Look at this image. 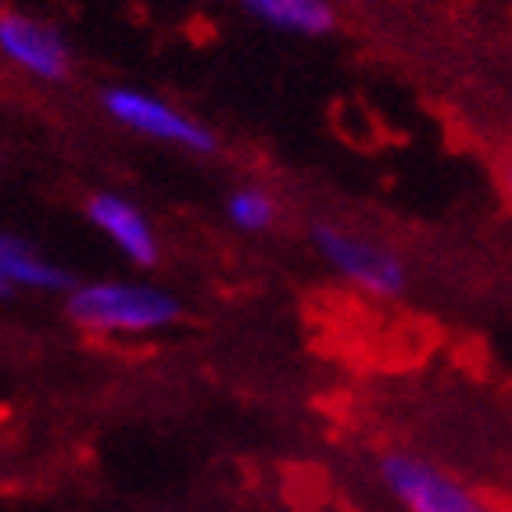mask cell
Instances as JSON below:
<instances>
[{"mask_svg": "<svg viewBox=\"0 0 512 512\" xmlns=\"http://www.w3.org/2000/svg\"><path fill=\"white\" fill-rule=\"evenodd\" d=\"M183 305L154 283L97 280L72 287L69 319L94 337H147L180 323Z\"/></svg>", "mask_w": 512, "mask_h": 512, "instance_id": "cell-1", "label": "cell"}, {"mask_svg": "<svg viewBox=\"0 0 512 512\" xmlns=\"http://www.w3.org/2000/svg\"><path fill=\"white\" fill-rule=\"evenodd\" d=\"M312 240H316L319 258L362 294L402 298L409 291V265L384 240H373L348 226H333V222H319L312 230Z\"/></svg>", "mask_w": 512, "mask_h": 512, "instance_id": "cell-2", "label": "cell"}, {"mask_svg": "<svg viewBox=\"0 0 512 512\" xmlns=\"http://www.w3.org/2000/svg\"><path fill=\"white\" fill-rule=\"evenodd\" d=\"M380 480L405 512H498L459 477L409 452L384 455Z\"/></svg>", "mask_w": 512, "mask_h": 512, "instance_id": "cell-3", "label": "cell"}, {"mask_svg": "<svg viewBox=\"0 0 512 512\" xmlns=\"http://www.w3.org/2000/svg\"><path fill=\"white\" fill-rule=\"evenodd\" d=\"M104 111L119 126L133 129L140 137L158 140V144L180 147V151L190 154H212L219 147L215 133L197 122L194 115L180 108V104L165 101L158 94H147V90H137V86H111L104 94Z\"/></svg>", "mask_w": 512, "mask_h": 512, "instance_id": "cell-4", "label": "cell"}, {"mask_svg": "<svg viewBox=\"0 0 512 512\" xmlns=\"http://www.w3.org/2000/svg\"><path fill=\"white\" fill-rule=\"evenodd\" d=\"M0 51L8 61H15L18 69H26L36 79H47V83H61L72 72L69 43L40 18L15 15V11L0 15Z\"/></svg>", "mask_w": 512, "mask_h": 512, "instance_id": "cell-5", "label": "cell"}, {"mask_svg": "<svg viewBox=\"0 0 512 512\" xmlns=\"http://www.w3.org/2000/svg\"><path fill=\"white\" fill-rule=\"evenodd\" d=\"M86 215L97 226V233L108 237L111 248L122 251L133 265L151 269L158 262V233L133 201H126L122 194H94Z\"/></svg>", "mask_w": 512, "mask_h": 512, "instance_id": "cell-6", "label": "cell"}, {"mask_svg": "<svg viewBox=\"0 0 512 512\" xmlns=\"http://www.w3.org/2000/svg\"><path fill=\"white\" fill-rule=\"evenodd\" d=\"M255 22L291 36H326L337 26L330 0H237Z\"/></svg>", "mask_w": 512, "mask_h": 512, "instance_id": "cell-7", "label": "cell"}, {"mask_svg": "<svg viewBox=\"0 0 512 512\" xmlns=\"http://www.w3.org/2000/svg\"><path fill=\"white\" fill-rule=\"evenodd\" d=\"M0 283L15 291V287H33V291H65L69 273L58 269L54 262L29 248L26 240L0 233Z\"/></svg>", "mask_w": 512, "mask_h": 512, "instance_id": "cell-8", "label": "cell"}, {"mask_svg": "<svg viewBox=\"0 0 512 512\" xmlns=\"http://www.w3.org/2000/svg\"><path fill=\"white\" fill-rule=\"evenodd\" d=\"M276 215H280V205H276L273 190H265L262 183H240V187H233L230 197H226V219H230L240 233L273 230Z\"/></svg>", "mask_w": 512, "mask_h": 512, "instance_id": "cell-9", "label": "cell"}, {"mask_svg": "<svg viewBox=\"0 0 512 512\" xmlns=\"http://www.w3.org/2000/svg\"><path fill=\"white\" fill-rule=\"evenodd\" d=\"M502 190H505V201H509V208H512V158L502 165Z\"/></svg>", "mask_w": 512, "mask_h": 512, "instance_id": "cell-10", "label": "cell"}]
</instances>
